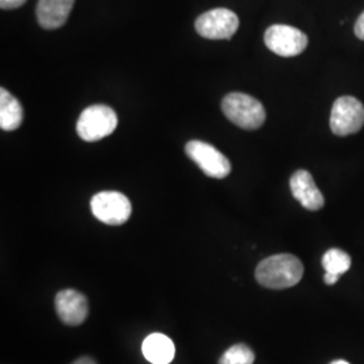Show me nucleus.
Here are the masks:
<instances>
[{
	"instance_id": "obj_13",
	"label": "nucleus",
	"mask_w": 364,
	"mask_h": 364,
	"mask_svg": "<svg viewBox=\"0 0 364 364\" xmlns=\"http://www.w3.org/2000/svg\"><path fill=\"white\" fill-rule=\"evenodd\" d=\"M23 122V108L13 95L4 88L0 90V129L14 131Z\"/></svg>"
},
{
	"instance_id": "obj_14",
	"label": "nucleus",
	"mask_w": 364,
	"mask_h": 364,
	"mask_svg": "<svg viewBox=\"0 0 364 364\" xmlns=\"http://www.w3.org/2000/svg\"><path fill=\"white\" fill-rule=\"evenodd\" d=\"M323 267L326 273L343 275L351 267V257L338 248L328 250L323 257Z\"/></svg>"
},
{
	"instance_id": "obj_12",
	"label": "nucleus",
	"mask_w": 364,
	"mask_h": 364,
	"mask_svg": "<svg viewBox=\"0 0 364 364\" xmlns=\"http://www.w3.org/2000/svg\"><path fill=\"white\" fill-rule=\"evenodd\" d=\"M142 351L144 358L153 364H169L176 355L171 338L162 333H151L144 338Z\"/></svg>"
},
{
	"instance_id": "obj_8",
	"label": "nucleus",
	"mask_w": 364,
	"mask_h": 364,
	"mask_svg": "<svg viewBox=\"0 0 364 364\" xmlns=\"http://www.w3.org/2000/svg\"><path fill=\"white\" fill-rule=\"evenodd\" d=\"M196 31L207 39L232 38L239 27L237 15L228 9H215L196 19Z\"/></svg>"
},
{
	"instance_id": "obj_3",
	"label": "nucleus",
	"mask_w": 364,
	"mask_h": 364,
	"mask_svg": "<svg viewBox=\"0 0 364 364\" xmlns=\"http://www.w3.org/2000/svg\"><path fill=\"white\" fill-rule=\"evenodd\" d=\"M115 111L103 105L88 107L81 112L77 120L78 136L85 142H97L117 130Z\"/></svg>"
},
{
	"instance_id": "obj_9",
	"label": "nucleus",
	"mask_w": 364,
	"mask_h": 364,
	"mask_svg": "<svg viewBox=\"0 0 364 364\" xmlns=\"http://www.w3.org/2000/svg\"><path fill=\"white\" fill-rule=\"evenodd\" d=\"M55 312L66 326H81L90 313L87 297L77 290L65 289L55 296Z\"/></svg>"
},
{
	"instance_id": "obj_20",
	"label": "nucleus",
	"mask_w": 364,
	"mask_h": 364,
	"mask_svg": "<svg viewBox=\"0 0 364 364\" xmlns=\"http://www.w3.org/2000/svg\"><path fill=\"white\" fill-rule=\"evenodd\" d=\"M331 364H350L348 362H346V360H335V362H332Z\"/></svg>"
},
{
	"instance_id": "obj_4",
	"label": "nucleus",
	"mask_w": 364,
	"mask_h": 364,
	"mask_svg": "<svg viewBox=\"0 0 364 364\" xmlns=\"http://www.w3.org/2000/svg\"><path fill=\"white\" fill-rule=\"evenodd\" d=\"M331 130L338 136L352 135L364 126V105L356 97L341 96L333 103L331 119Z\"/></svg>"
},
{
	"instance_id": "obj_7",
	"label": "nucleus",
	"mask_w": 364,
	"mask_h": 364,
	"mask_svg": "<svg viewBox=\"0 0 364 364\" xmlns=\"http://www.w3.org/2000/svg\"><path fill=\"white\" fill-rule=\"evenodd\" d=\"M308 37L301 30L287 25H273L264 33L266 46L281 57H296L308 46Z\"/></svg>"
},
{
	"instance_id": "obj_1",
	"label": "nucleus",
	"mask_w": 364,
	"mask_h": 364,
	"mask_svg": "<svg viewBox=\"0 0 364 364\" xmlns=\"http://www.w3.org/2000/svg\"><path fill=\"white\" fill-rule=\"evenodd\" d=\"M302 275V262L291 254L269 257L262 260L255 270V278L259 285L277 290L296 287Z\"/></svg>"
},
{
	"instance_id": "obj_18",
	"label": "nucleus",
	"mask_w": 364,
	"mask_h": 364,
	"mask_svg": "<svg viewBox=\"0 0 364 364\" xmlns=\"http://www.w3.org/2000/svg\"><path fill=\"white\" fill-rule=\"evenodd\" d=\"M338 278H340V275H338V274L326 273V275H324V282H326V285H335L338 282Z\"/></svg>"
},
{
	"instance_id": "obj_5",
	"label": "nucleus",
	"mask_w": 364,
	"mask_h": 364,
	"mask_svg": "<svg viewBox=\"0 0 364 364\" xmlns=\"http://www.w3.org/2000/svg\"><path fill=\"white\" fill-rule=\"evenodd\" d=\"M91 209L93 216L97 220L108 225H122L130 219V200L119 192H100L93 196L91 200Z\"/></svg>"
},
{
	"instance_id": "obj_15",
	"label": "nucleus",
	"mask_w": 364,
	"mask_h": 364,
	"mask_svg": "<svg viewBox=\"0 0 364 364\" xmlns=\"http://www.w3.org/2000/svg\"><path fill=\"white\" fill-rule=\"evenodd\" d=\"M255 353L246 344H235L223 353L219 364H254Z\"/></svg>"
},
{
	"instance_id": "obj_17",
	"label": "nucleus",
	"mask_w": 364,
	"mask_h": 364,
	"mask_svg": "<svg viewBox=\"0 0 364 364\" xmlns=\"http://www.w3.org/2000/svg\"><path fill=\"white\" fill-rule=\"evenodd\" d=\"M355 34L358 38L364 41V13L358 18L355 23Z\"/></svg>"
},
{
	"instance_id": "obj_16",
	"label": "nucleus",
	"mask_w": 364,
	"mask_h": 364,
	"mask_svg": "<svg viewBox=\"0 0 364 364\" xmlns=\"http://www.w3.org/2000/svg\"><path fill=\"white\" fill-rule=\"evenodd\" d=\"M26 3V0H0V7L3 10H14L18 7H22Z\"/></svg>"
},
{
	"instance_id": "obj_11",
	"label": "nucleus",
	"mask_w": 364,
	"mask_h": 364,
	"mask_svg": "<svg viewBox=\"0 0 364 364\" xmlns=\"http://www.w3.org/2000/svg\"><path fill=\"white\" fill-rule=\"evenodd\" d=\"M73 4L75 0H39L37 4L39 25L46 30L64 26Z\"/></svg>"
},
{
	"instance_id": "obj_6",
	"label": "nucleus",
	"mask_w": 364,
	"mask_h": 364,
	"mask_svg": "<svg viewBox=\"0 0 364 364\" xmlns=\"http://www.w3.org/2000/svg\"><path fill=\"white\" fill-rule=\"evenodd\" d=\"M185 151L208 177L221 180L231 173V164L227 156L221 154L212 144L201 141H191L186 144Z\"/></svg>"
},
{
	"instance_id": "obj_19",
	"label": "nucleus",
	"mask_w": 364,
	"mask_h": 364,
	"mask_svg": "<svg viewBox=\"0 0 364 364\" xmlns=\"http://www.w3.org/2000/svg\"><path fill=\"white\" fill-rule=\"evenodd\" d=\"M72 364H97L92 358L90 356H82V358H78L77 360H75Z\"/></svg>"
},
{
	"instance_id": "obj_2",
	"label": "nucleus",
	"mask_w": 364,
	"mask_h": 364,
	"mask_svg": "<svg viewBox=\"0 0 364 364\" xmlns=\"http://www.w3.org/2000/svg\"><path fill=\"white\" fill-rule=\"evenodd\" d=\"M221 108L224 115L234 124L245 130H257L266 120V111L259 100L255 97L232 92L223 99Z\"/></svg>"
},
{
	"instance_id": "obj_10",
	"label": "nucleus",
	"mask_w": 364,
	"mask_h": 364,
	"mask_svg": "<svg viewBox=\"0 0 364 364\" xmlns=\"http://www.w3.org/2000/svg\"><path fill=\"white\" fill-rule=\"evenodd\" d=\"M290 191L293 197L308 210H320L324 207V196L314 183L308 170H297L290 178Z\"/></svg>"
}]
</instances>
